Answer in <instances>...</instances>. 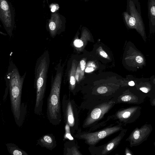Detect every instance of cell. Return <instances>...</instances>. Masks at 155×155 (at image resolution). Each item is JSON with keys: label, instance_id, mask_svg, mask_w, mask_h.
I'll list each match as a JSON object with an SVG mask.
<instances>
[{"label": "cell", "instance_id": "484cf974", "mask_svg": "<svg viewBox=\"0 0 155 155\" xmlns=\"http://www.w3.org/2000/svg\"><path fill=\"white\" fill-rule=\"evenodd\" d=\"M51 8V12H54L56 10L57 7L55 5H53Z\"/></svg>", "mask_w": 155, "mask_h": 155}, {"label": "cell", "instance_id": "ba28073f", "mask_svg": "<svg viewBox=\"0 0 155 155\" xmlns=\"http://www.w3.org/2000/svg\"><path fill=\"white\" fill-rule=\"evenodd\" d=\"M121 128L114 127L105 129L100 131L84 134L81 136L88 144L93 145L100 140L120 130Z\"/></svg>", "mask_w": 155, "mask_h": 155}, {"label": "cell", "instance_id": "44dd1931", "mask_svg": "<svg viewBox=\"0 0 155 155\" xmlns=\"http://www.w3.org/2000/svg\"><path fill=\"white\" fill-rule=\"evenodd\" d=\"M80 65L81 69L82 71H83L85 68L86 66V62L84 60H82L80 62Z\"/></svg>", "mask_w": 155, "mask_h": 155}, {"label": "cell", "instance_id": "5bb4252c", "mask_svg": "<svg viewBox=\"0 0 155 155\" xmlns=\"http://www.w3.org/2000/svg\"><path fill=\"white\" fill-rule=\"evenodd\" d=\"M8 151L10 154L13 155H28L25 151L21 150L15 144L10 143L6 144Z\"/></svg>", "mask_w": 155, "mask_h": 155}, {"label": "cell", "instance_id": "7402d4cb", "mask_svg": "<svg viewBox=\"0 0 155 155\" xmlns=\"http://www.w3.org/2000/svg\"><path fill=\"white\" fill-rule=\"evenodd\" d=\"M136 60L137 63H140L143 62V59L141 56H138L136 57Z\"/></svg>", "mask_w": 155, "mask_h": 155}, {"label": "cell", "instance_id": "4fadbf2b", "mask_svg": "<svg viewBox=\"0 0 155 155\" xmlns=\"http://www.w3.org/2000/svg\"><path fill=\"white\" fill-rule=\"evenodd\" d=\"M65 107V108L63 107V108L67 124L70 126L72 127L74 124V118L71 102L69 101Z\"/></svg>", "mask_w": 155, "mask_h": 155}, {"label": "cell", "instance_id": "9c48e42d", "mask_svg": "<svg viewBox=\"0 0 155 155\" xmlns=\"http://www.w3.org/2000/svg\"><path fill=\"white\" fill-rule=\"evenodd\" d=\"M114 103L111 101L103 104L93 109L85 123V125H89L99 119L111 107Z\"/></svg>", "mask_w": 155, "mask_h": 155}, {"label": "cell", "instance_id": "cb8c5ba5", "mask_svg": "<svg viewBox=\"0 0 155 155\" xmlns=\"http://www.w3.org/2000/svg\"><path fill=\"white\" fill-rule=\"evenodd\" d=\"M94 70L93 68L87 67L85 70V72L87 73H89L93 71Z\"/></svg>", "mask_w": 155, "mask_h": 155}, {"label": "cell", "instance_id": "6da1fadb", "mask_svg": "<svg viewBox=\"0 0 155 155\" xmlns=\"http://www.w3.org/2000/svg\"><path fill=\"white\" fill-rule=\"evenodd\" d=\"M26 72L21 76L12 61H9L5 77L6 85L8 89L12 112L15 121L19 127L23 121L24 106L21 103L22 89Z\"/></svg>", "mask_w": 155, "mask_h": 155}, {"label": "cell", "instance_id": "2e32d148", "mask_svg": "<svg viewBox=\"0 0 155 155\" xmlns=\"http://www.w3.org/2000/svg\"><path fill=\"white\" fill-rule=\"evenodd\" d=\"M65 128L66 130V134L65 136V138H68L70 140H73V138L70 133L69 127L68 124H66Z\"/></svg>", "mask_w": 155, "mask_h": 155}, {"label": "cell", "instance_id": "5b68a950", "mask_svg": "<svg viewBox=\"0 0 155 155\" xmlns=\"http://www.w3.org/2000/svg\"><path fill=\"white\" fill-rule=\"evenodd\" d=\"M0 19L8 35L11 37L15 25V12L8 0H0Z\"/></svg>", "mask_w": 155, "mask_h": 155}, {"label": "cell", "instance_id": "83f0119b", "mask_svg": "<svg viewBox=\"0 0 155 155\" xmlns=\"http://www.w3.org/2000/svg\"><path fill=\"white\" fill-rule=\"evenodd\" d=\"M79 71H77L76 72V75H75V78H76L77 81H78V77H79Z\"/></svg>", "mask_w": 155, "mask_h": 155}, {"label": "cell", "instance_id": "7c38bea8", "mask_svg": "<svg viewBox=\"0 0 155 155\" xmlns=\"http://www.w3.org/2000/svg\"><path fill=\"white\" fill-rule=\"evenodd\" d=\"M147 7L149 25L155 27V0H148Z\"/></svg>", "mask_w": 155, "mask_h": 155}, {"label": "cell", "instance_id": "d6986e66", "mask_svg": "<svg viewBox=\"0 0 155 155\" xmlns=\"http://www.w3.org/2000/svg\"><path fill=\"white\" fill-rule=\"evenodd\" d=\"M70 83L71 86L74 85L76 83L75 78L73 75H70L69 78Z\"/></svg>", "mask_w": 155, "mask_h": 155}, {"label": "cell", "instance_id": "d4e9b609", "mask_svg": "<svg viewBox=\"0 0 155 155\" xmlns=\"http://www.w3.org/2000/svg\"><path fill=\"white\" fill-rule=\"evenodd\" d=\"M125 155H132L133 153L128 148H126L125 150Z\"/></svg>", "mask_w": 155, "mask_h": 155}, {"label": "cell", "instance_id": "603a6c76", "mask_svg": "<svg viewBox=\"0 0 155 155\" xmlns=\"http://www.w3.org/2000/svg\"><path fill=\"white\" fill-rule=\"evenodd\" d=\"M100 54L104 58H107L108 55L107 53L104 51H101L100 52Z\"/></svg>", "mask_w": 155, "mask_h": 155}, {"label": "cell", "instance_id": "f1b7e54d", "mask_svg": "<svg viewBox=\"0 0 155 155\" xmlns=\"http://www.w3.org/2000/svg\"><path fill=\"white\" fill-rule=\"evenodd\" d=\"M153 144H154V146L155 147V142H154Z\"/></svg>", "mask_w": 155, "mask_h": 155}, {"label": "cell", "instance_id": "4316f807", "mask_svg": "<svg viewBox=\"0 0 155 155\" xmlns=\"http://www.w3.org/2000/svg\"><path fill=\"white\" fill-rule=\"evenodd\" d=\"M128 84L130 86H133L135 85V84L134 81H131L129 82Z\"/></svg>", "mask_w": 155, "mask_h": 155}, {"label": "cell", "instance_id": "30bf717a", "mask_svg": "<svg viewBox=\"0 0 155 155\" xmlns=\"http://www.w3.org/2000/svg\"><path fill=\"white\" fill-rule=\"evenodd\" d=\"M141 109L139 106H132L119 112L117 116L121 119L127 120L130 123L134 122L140 116Z\"/></svg>", "mask_w": 155, "mask_h": 155}, {"label": "cell", "instance_id": "277c9868", "mask_svg": "<svg viewBox=\"0 0 155 155\" xmlns=\"http://www.w3.org/2000/svg\"><path fill=\"white\" fill-rule=\"evenodd\" d=\"M127 11L124 14L127 24L130 27L143 30V23L139 0H128Z\"/></svg>", "mask_w": 155, "mask_h": 155}, {"label": "cell", "instance_id": "e0dca14e", "mask_svg": "<svg viewBox=\"0 0 155 155\" xmlns=\"http://www.w3.org/2000/svg\"><path fill=\"white\" fill-rule=\"evenodd\" d=\"M74 45L77 48H81L84 45L83 41L80 39H76L73 42Z\"/></svg>", "mask_w": 155, "mask_h": 155}, {"label": "cell", "instance_id": "3957f363", "mask_svg": "<svg viewBox=\"0 0 155 155\" xmlns=\"http://www.w3.org/2000/svg\"><path fill=\"white\" fill-rule=\"evenodd\" d=\"M54 69L55 75L51 76L50 90L47 98L46 114L49 122L56 126L61 120L60 93L63 68L61 61L55 67Z\"/></svg>", "mask_w": 155, "mask_h": 155}, {"label": "cell", "instance_id": "7a4b0ae2", "mask_svg": "<svg viewBox=\"0 0 155 155\" xmlns=\"http://www.w3.org/2000/svg\"><path fill=\"white\" fill-rule=\"evenodd\" d=\"M50 63L49 52L46 50L37 59L35 66L34 87L36 99L34 112L38 115L42 114Z\"/></svg>", "mask_w": 155, "mask_h": 155}, {"label": "cell", "instance_id": "52a82bcc", "mask_svg": "<svg viewBox=\"0 0 155 155\" xmlns=\"http://www.w3.org/2000/svg\"><path fill=\"white\" fill-rule=\"evenodd\" d=\"M63 26V17L56 12L51 14L47 23L46 29L51 37L54 38L62 31Z\"/></svg>", "mask_w": 155, "mask_h": 155}, {"label": "cell", "instance_id": "8fae6325", "mask_svg": "<svg viewBox=\"0 0 155 155\" xmlns=\"http://www.w3.org/2000/svg\"><path fill=\"white\" fill-rule=\"evenodd\" d=\"M36 145L52 150L56 146L57 142L55 136L52 134H47L37 140Z\"/></svg>", "mask_w": 155, "mask_h": 155}, {"label": "cell", "instance_id": "8992f818", "mask_svg": "<svg viewBox=\"0 0 155 155\" xmlns=\"http://www.w3.org/2000/svg\"><path fill=\"white\" fill-rule=\"evenodd\" d=\"M153 130L150 124H146L140 128H136L130 134L127 140L131 147L139 145L146 141Z\"/></svg>", "mask_w": 155, "mask_h": 155}, {"label": "cell", "instance_id": "9a60e30c", "mask_svg": "<svg viewBox=\"0 0 155 155\" xmlns=\"http://www.w3.org/2000/svg\"><path fill=\"white\" fill-rule=\"evenodd\" d=\"M125 132H124L122 135H119L108 143L104 148L102 152V154H104L111 150L121 140L122 136H124Z\"/></svg>", "mask_w": 155, "mask_h": 155}, {"label": "cell", "instance_id": "ffe728a7", "mask_svg": "<svg viewBox=\"0 0 155 155\" xmlns=\"http://www.w3.org/2000/svg\"><path fill=\"white\" fill-rule=\"evenodd\" d=\"M150 98V104L153 106L155 107V94Z\"/></svg>", "mask_w": 155, "mask_h": 155}, {"label": "cell", "instance_id": "ac0fdd59", "mask_svg": "<svg viewBox=\"0 0 155 155\" xmlns=\"http://www.w3.org/2000/svg\"><path fill=\"white\" fill-rule=\"evenodd\" d=\"M97 91V92L99 94H104L107 92V88L106 87L101 86L98 87Z\"/></svg>", "mask_w": 155, "mask_h": 155}]
</instances>
